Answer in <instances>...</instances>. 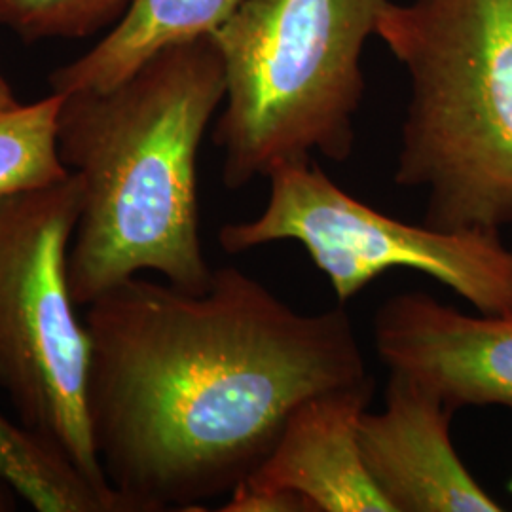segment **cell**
<instances>
[{
  "label": "cell",
  "mask_w": 512,
  "mask_h": 512,
  "mask_svg": "<svg viewBox=\"0 0 512 512\" xmlns=\"http://www.w3.org/2000/svg\"><path fill=\"white\" fill-rule=\"evenodd\" d=\"M14 492L0 480V512L12 511L16 509V501H14Z\"/></svg>",
  "instance_id": "obj_15"
},
{
  "label": "cell",
  "mask_w": 512,
  "mask_h": 512,
  "mask_svg": "<svg viewBox=\"0 0 512 512\" xmlns=\"http://www.w3.org/2000/svg\"><path fill=\"white\" fill-rule=\"evenodd\" d=\"M255 219L228 222L219 243L239 255L296 241L348 304L393 268L416 270L465 298L482 315H512V249L499 230H439L385 215L342 190L310 162L277 167Z\"/></svg>",
  "instance_id": "obj_6"
},
{
  "label": "cell",
  "mask_w": 512,
  "mask_h": 512,
  "mask_svg": "<svg viewBox=\"0 0 512 512\" xmlns=\"http://www.w3.org/2000/svg\"><path fill=\"white\" fill-rule=\"evenodd\" d=\"M0 480L38 512H128L54 442L0 412Z\"/></svg>",
  "instance_id": "obj_11"
},
{
  "label": "cell",
  "mask_w": 512,
  "mask_h": 512,
  "mask_svg": "<svg viewBox=\"0 0 512 512\" xmlns=\"http://www.w3.org/2000/svg\"><path fill=\"white\" fill-rule=\"evenodd\" d=\"M84 325L93 444L128 512L200 511L268 458L298 404L372 378L344 304L300 313L232 266L203 293L129 277Z\"/></svg>",
  "instance_id": "obj_1"
},
{
  "label": "cell",
  "mask_w": 512,
  "mask_h": 512,
  "mask_svg": "<svg viewBox=\"0 0 512 512\" xmlns=\"http://www.w3.org/2000/svg\"><path fill=\"white\" fill-rule=\"evenodd\" d=\"M133 0H0V25L25 40L84 38L116 25Z\"/></svg>",
  "instance_id": "obj_13"
},
{
  "label": "cell",
  "mask_w": 512,
  "mask_h": 512,
  "mask_svg": "<svg viewBox=\"0 0 512 512\" xmlns=\"http://www.w3.org/2000/svg\"><path fill=\"white\" fill-rule=\"evenodd\" d=\"M374 348L389 370L429 387L452 410L512 408V315H467L404 291L376 311Z\"/></svg>",
  "instance_id": "obj_7"
},
{
  "label": "cell",
  "mask_w": 512,
  "mask_h": 512,
  "mask_svg": "<svg viewBox=\"0 0 512 512\" xmlns=\"http://www.w3.org/2000/svg\"><path fill=\"white\" fill-rule=\"evenodd\" d=\"M387 0H241L211 35L224 67L213 133L239 190L321 154L346 162L365 95L361 57Z\"/></svg>",
  "instance_id": "obj_4"
},
{
  "label": "cell",
  "mask_w": 512,
  "mask_h": 512,
  "mask_svg": "<svg viewBox=\"0 0 512 512\" xmlns=\"http://www.w3.org/2000/svg\"><path fill=\"white\" fill-rule=\"evenodd\" d=\"M376 37L410 84L395 183L425 196L421 222H512V0H387Z\"/></svg>",
  "instance_id": "obj_3"
},
{
  "label": "cell",
  "mask_w": 512,
  "mask_h": 512,
  "mask_svg": "<svg viewBox=\"0 0 512 512\" xmlns=\"http://www.w3.org/2000/svg\"><path fill=\"white\" fill-rule=\"evenodd\" d=\"M509 490H511V492H512V480H511V484H509Z\"/></svg>",
  "instance_id": "obj_16"
},
{
  "label": "cell",
  "mask_w": 512,
  "mask_h": 512,
  "mask_svg": "<svg viewBox=\"0 0 512 512\" xmlns=\"http://www.w3.org/2000/svg\"><path fill=\"white\" fill-rule=\"evenodd\" d=\"M80 207L74 173L0 198V387L21 423L54 442L97 488L114 492L93 444L92 344L69 285Z\"/></svg>",
  "instance_id": "obj_5"
},
{
  "label": "cell",
  "mask_w": 512,
  "mask_h": 512,
  "mask_svg": "<svg viewBox=\"0 0 512 512\" xmlns=\"http://www.w3.org/2000/svg\"><path fill=\"white\" fill-rule=\"evenodd\" d=\"M63 95L50 93L0 116V198L65 179L57 152V114Z\"/></svg>",
  "instance_id": "obj_12"
},
{
  "label": "cell",
  "mask_w": 512,
  "mask_h": 512,
  "mask_svg": "<svg viewBox=\"0 0 512 512\" xmlns=\"http://www.w3.org/2000/svg\"><path fill=\"white\" fill-rule=\"evenodd\" d=\"M222 101L211 35L167 46L110 90L63 95L57 152L82 186L69 251L78 308L143 272L188 293L209 287L198 154Z\"/></svg>",
  "instance_id": "obj_2"
},
{
  "label": "cell",
  "mask_w": 512,
  "mask_h": 512,
  "mask_svg": "<svg viewBox=\"0 0 512 512\" xmlns=\"http://www.w3.org/2000/svg\"><path fill=\"white\" fill-rule=\"evenodd\" d=\"M454 412L429 387L389 370L384 410L363 412L359 446L391 512L501 511L452 444Z\"/></svg>",
  "instance_id": "obj_8"
},
{
  "label": "cell",
  "mask_w": 512,
  "mask_h": 512,
  "mask_svg": "<svg viewBox=\"0 0 512 512\" xmlns=\"http://www.w3.org/2000/svg\"><path fill=\"white\" fill-rule=\"evenodd\" d=\"M372 395L368 378L298 404L268 458L239 484L296 495L310 512H391L359 446V421Z\"/></svg>",
  "instance_id": "obj_9"
},
{
  "label": "cell",
  "mask_w": 512,
  "mask_h": 512,
  "mask_svg": "<svg viewBox=\"0 0 512 512\" xmlns=\"http://www.w3.org/2000/svg\"><path fill=\"white\" fill-rule=\"evenodd\" d=\"M241 0H133L88 54L50 76L52 92H105L171 44L213 35Z\"/></svg>",
  "instance_id": "obj_10"
},
{
  "label": "cell",
  "mask_w": 512,
  "mask_h": 512,
  "mask_svg": "<svg viewBox=\"0 0 512 512\" xmlns=\"http://www.w3.org/2000/svg\"><path fill=\"white\" fill-rule=\"evenodd\" d=\"M19 103L16 95L12 92V88L6 84V80L0 76V116L10 112V110L18 109Z\"/></svg>",
  "instance_id": "obj_14"
}]
</instances>
